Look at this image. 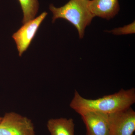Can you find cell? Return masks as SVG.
I'll use <instances>...</instances> for the list:
<instances>
[{
  "instance_id": "7",
  "label": "cell",
  "mask_w": 135,
  "mask_h": 135,
  "mask_svg": "<svg viewBox=\"0 0 135 135\" xmlns=\"http://www.w3.org/2000/svg\"><path fill=\"white\" fill-rule=\"evenodd\" d=\"M88 7L94 16L111 19L119 10L118 0H89Z\"/></svg>"
},
{
  "instance_id": "8",
  "label": "cell",
  "mask_w": 135,
  "mask_h": 135,
  "mask_svg": "<svg viewBox=\"0 0 135 135\" xmlns=\"http://www.w3.org/2000/svg\"><path fill=\"white\" fill-rule=\"evenodd\" d=\"M47 126L51 135H74L75 124L71 118L50 119Z\"/></svg>"
},
{
  "instance_id": "1",
  "label": "cell",
  "mask_w": 135,
  "mask_h": 135,
  "mask_svg": "<svg viewBox=\"0 0 135 135\" xmlns=\"http://www.w3.org/2000/svg\"><path fill=\"white\" fill-rule=\"evenodd\" d=\"M135 103L134 88L128 90L122 89L113 94L95 99L84 98L75 90L70 107L80 115L88 112L110 114L127 109Z\"/></svg>"
},
{
  "instance_id": "5",
  "label": "cell",
  "mask_w": 135,
  "mask_h": 135,
  "mask_svg": "<svg viewBox=\"0 0 135 135\" xmlns=\"http://www.w3.org/2000/svg\"><path fill=\"white\" fill-rule=\"evenodd\" d=\"M109 116L110 135H133L135 130V112L131 107Z\"/></svg>"
},
{
  "instance_id": "9",
  "label": "cell",
  "mask_w": 135,
  "mask_h": 135,
  "mask_svg": "<svg viewBox=\"0 0 135 135\" xmlns=\"http://www.w3.org/2000/svg\"><path fill=\"white\" fill-rule=\"evenodd\" d=\"M23 14V24L35 17L39 9L38 0H18Z\"/></svg>"
},
{
  "instance_id": "10",
  "label": "cell",
  "mask_w": 135,
  "mask_h": 135,
  "mask_svg": "<svg viewBox=\"0 0 135 135\" xmlns=\"http://www.w3.org/2000/svg\"><path fill=\"white\" fill-rule=\"evenodd\" d=\"M134 22L131 25L126 26L123 28H118L111 31L115 34H126L134 33Z\"/></svg>"
},
{
  "instance_id": "4",
  "label": "cell",
  "mask_w": 135,
  "mask_h": 135,
  "mask_svg": "<svg viewBox=\"0 0 135 135\" xmlns=\"http://www.w3.org/2000/svg\"><path fill=\"white\" fill-rule=\"evenodd\" d=\"M47 15V12H42L36 18L24 24L17 31L13 34L12 37L16 44L19 56L21 57L29 47Z\"/></svg>"
},
{
  "instance_id": "2",
  "label": "cell",
  "mask_w": 135,
  "mask_h": 135,
  "mask_svg": "<svg viewBox=\"0 0 135 135\" xmlns=\"http://www.w3.org/2000/svg\"><path fill=\"white\" fill-rule=\"evenodd\" d=\"M88 1L89 0H70L60 8L51 4L49 9L53 14L52 22L53 23L59 18L66 20L76 27L80 38H82L86 27L95 17L89 9Z\"/></svg>"
},
{
  "instance_id": "3",
  "label": "cell",
  "mask_w": 135,
  "mask_h": 135,
  "mask_svg": "<svg viewBox=\"0 0 135 135\" xmlns=\"http://www.w3.org/2000/svg\"><path fill=\"white\" fill-rule=\"evenodd\" d=\"M0 135H36L29 118L14 112L5 114L0 122Z\"/></svg>"
},
{
  "instance_id": "6",
  "label": "cell",
  "mask_w": 135,
  "mask_h": 135,
  "mask_svg": "<svg viewBox=\"0 0 135 135\" xmlns=\"http://www.w3.org/2000/svg\"><path fill=\"white\" fill-rule=\"evenodd\" d=\"M87 129V135H110L109 114L88 112L81 114Z\"/></svg>"
},
{
  "instance_id": "11",
  "label": "cell",
  "mask_w": 135,
  "mask_h": 135,
  "mask_svg": "<svg viewBox=\"0 0 135 135\" xmlns=\"http://www.w3.org/2000/svg\"><path fill=\"white\" fill-rule=\"evenodd\" d=\"M2 118V117H0V122H1V120Z\"/></svg>"
}]
</instances>
